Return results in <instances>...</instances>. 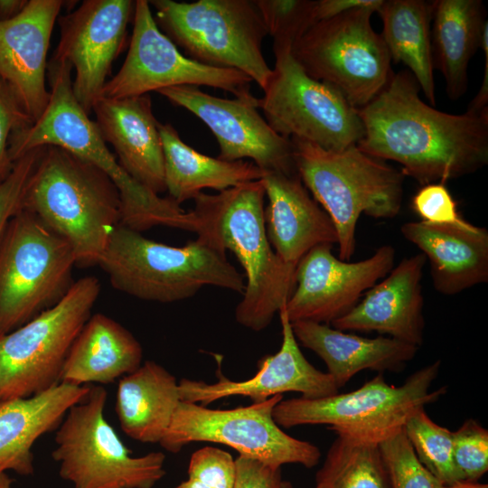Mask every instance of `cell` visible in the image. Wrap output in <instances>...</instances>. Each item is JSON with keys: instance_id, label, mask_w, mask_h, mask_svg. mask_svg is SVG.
Here are the masks:
<instances>
[{"instance_id": "35", "label": "cell", "mask_w": 488, "mask_h": 488, "mask_svg": "<svg viewBox=\"0 0 488 488\" xmlns=\"http://www.w3.org/2000/svg\"><path fill=\"white\" fill-rule=\"evenodd\" d=\"M379 445L392 488L442 487L419 462L403 430Z\"/></svg>"}, {"instance_id": "23", "label": "cell", "mask_w": 488, "mask_h": 488, "mask_svg": "<svg viewBox=\"0 0 488 488\" xmlns=\"http://www.w3.org/2000/svg\"><path fill=\"white\" fill-rule=\"evenodd\" d=\"M261 181L268 201L264 211L267 236L283 261L297 265L314 247L337 244L331 218L311 196L298 174L266 172Z\"/></svg>"}, {"instance_id": "27", "label": "cell", "mask_w": 488, "mask_h": 488, "mask_svg": "<svg viewBox=\"0 0 488 488\" xmlns=\"http://www.w3.org/2000/svg\"><path fill=\"white\" fill-rule=\"evenodd\" d=\"M142 360V346L127 329L103 314H94L70 349L61 382L112 383L137 370Z\"/></svg>"}, {"instance_id": "21", "label": "cell", "mask_w": 488, "mask_h": 488, "mask_svg": "<svg viewBox=\"0 0 488 488\" xmlns=\"http://www.w3.org/2000/svg\"><path fill=\"white\" fill-rule=\"evenodd\" d=\"M426 262L422 253L403 258L332 326L344 332L388 334L419 347L425 328L421 281Z\"/></svg>"}, {"instance_id": "47", "label": "cell", "mask_w": 488, "mask_h": 488, "mask_svg": "<svg viewBox=\"0 0 488 488\" xmlns=\"http://www.w3.org/2000/svg\"><path fill=\"white\" fill-rule=\"evenodd\" d=\"M13 482L6 473L0 474V488H12Z\"/></svg>"}, {"instance_id": "11", "label": "cell", "mask_w": 488, "mask_h": 488, "mask_svg": "<svg viewBox=\"0 0 488 488\" xmlns=\"http://www.w3.org/2000/svg\"><path fill=\"white\" fill-rule=\"evenodd\" d=\"M99 293L96 277H81L57 305L0 335V402L29 398L61 383L70 349Z\"/></svg>"}, {"instance_id": "33", "label": "cell", "mask_w": 488, "mask_h": 488, "mask_svg": "<svg viewBox=\"0 0 488 488\" xmlns=\"http://www.w3.org/2000/svg\"><path fill=\"white\" fill-rule=\"evenodd\" d=\"M403 432L419 462L442 484L458 481L453 463V431L434 422L422 408L408 418Z\"/></svg>"}, {"instance_id": "9", "label": "cell", "mask_w": 488, "mask_h": 488, "mask_svg": "<svg viewBox=\"0 0 488 488\" xmlns=\"http://www.w3.org/2000/svg\"><path fill=\"white\" fill-rule=\"evenodd\" d=\"M74 252L36 215L21 210L0 239V335L57 305L72 286Z\"/></svg>"}, {"instance_id": "13", "label": "cell", "mask_w": 488, "mask_h": 488, "mask_svg": "<svg viewBox=\"0 0 488 488\" xmlns=\"http://www.w3.org/2000/svg\"><path fill=\"white\" fill-rule=\"evenodd\" d=\"M282 399L279 394L230 409H213L181 400L159 444L168 452L178 453L192 442H211L275 468L286 464L312 468L319 463L320 449L289 436L273 418L274 408Z\"/></svg>"}, {"instance_id": "24", "label": "cell", "mask_w": 488, "mask_h": 488, "mask_svg": "<svg viewBox=\"0 0 488 488\" xmlns=\"http://www.w3.org/2000/svg\"><path fill=\"white\" fill-rule=\"evenodd\" d=\"M403 237L428 259L435 289L457 295L488 281V230L469 221L464 224L404 223Z\"/></svg>"}, {"instance_id": "40", "label": "cell", "mask_w": 488, "mask_h": 488, "mask_svg": "<svg viewBox=\"0 0 488 488\" xmlns=\"http://www.w3.org/2000/svg\"><path fill=\"white\" fill-rule=\"evenodd\" d=\"M411 207L427 223L460 225L467 221L461 217L456 202L442 183L423 185L413 196Z\"/></svg>"}, {"instance_id": "2", "label": "cell", "mask_w": 488, "mask_h": 488, "mask_svg": "<svg viewBox=\"0 0 488 488\" xmlns=\"http://www.w3.org/2000/svg\"><path fill=\"white\" fill-rule=\"evenodd\" d=\"M265 199L260 179L216 194L202 192L192 210L197 238L221 253L230 250L243 267L246 286L235 319L255 332L270 324L296 287V265L283 261L268 241Z\"/></svg>"}, {"instance_id": "26", "label": "cell", "mask_w": 488, "mask_h": 488, "mask_svg": "<svg viewBox=\"0 0 488 488\" xmlns=\"http://www.w3.org/2000/svg\"><path fill=\"white\" fill-rule=\"evenodd\" d=\"M291 324L297 342L323 360L339 389L364 370L400 371L418 350L390 337L366 338L326 324L298 321Z\"/></svg>"}, {"instance_id": "19", "label": "cell", "mask_w": 488, "mask_h": 488, "mask_svg": "<svg viewBox=\"0 0 488 488\" xmlns=\"http://www.w3.org/2000/svg\"><path fill=\"white\" fill-rule=\"evenodd\" d=\"M278 314L282 333L280 349L259 360L253 377L233 381L221 375L215 383L182 379L178 382L180 399L206 406L231 396L248 397L252 403H258L284 392H298L304 399H319L338 393L339 388L333 377L317 370L302 353L285 305Z\"/></svg>"}, {"instance_id": "25", "label": "cell", "mask_w": 488, "mask_h": 488, "mask_svg": "<svg viewBox=\"0 0 488 488\" xmlns=\"http://www.w3.org/2000/svg\"><path fill=\"white\" fill-rule=\"evenodd\" d=\"M89 386L61 382L23 399L0 402V474L34 472L32 448L42 435L57 428L68 410L88 395Z\"/></svg>"}, {"instance_id": "38", "label": "cell", "mask_w": 488, "mask_h": 488, "mask_svg": "<svg viewBox=\"0 0 488 488\" xmlns=\"http://www.w3.org/2000/svg\"><path fill=\"white\" fill-rule=\"evenodd\" d=\"M187 473L188 477L210 488H233L236 463L228 452L213 446H204L192 455Z\"/></svg>"}, {"instance_id": "45", "label": "cell", "mask_w": 488, "mask_h": 488, "mask_svg": "<svg viewBox=\"0 0 488 488\" xmlns=\"http://www.w3.org/2000/svg\"><path fill=\"white\" fill-rule=\"evenodd\" d=\"M441 488H488V485L478 482L456 481L449 484H443Z\"/></svg>"}, {"instance_id": "10", "label": "cell", "mask_w": 488, "mask_h": 488, "mask_svg": "<svg viewBox=\"0 0 488 488\" xmlns=\"http://www.w3.org/2000/svg\"><path fill=\"white\" fill-rule=\"evenodd\" d=\"M107 396L103 387L89 386L57 427L52 457L59 474L73 488H153L165 475V455H131L104 417Z\"/></svg>"}, {"instance_id": "20", "label": "cell", "mask_w": 488, "mask_h": 488, "mask_svg": "<svg viewBox=\"0 0 488 488\" xmlns=\"http://www.w3.org/2000/svg\"><path fill=\"white\" fill-rule=\"evenodd\" d=\"M63 5L61 0H29L18 15L0 22V77L33 122L50 99L47 52Z\"/></svg>"}, {"instance_id": "37", "label": "cell", "mask_w": 488, "mask_h": 488, "mask_svg": "<svg viewBox=\"0 0 488 488\" xmlns=\"http://www.w3.org/2000/svg\"><path fill=\"white\" fill-rule=\"evenodd\" d=\"M33 123L13 89L0 77V183L10 175L14 165L9 153L12 135Z\"/></svg>"}, {"instance_id": "39", "label": "cell", "mask_w": 488, "mask_h": 488, "mask_svg": "<svg viewBox=\"0 0 488 488\" xmlns=\"http://www.w3.org/2000/svg\"><path fill=\"white\" fill-rule=\"evenodd\" d=\"M42 147L18 158L10 175L0 183V239L11 219L22 210L25 188Z\"/></svg>"}, {"instance_id": "18", "label": "cell", "mask_w": 488, "mask_h": 488, "mask_svg": "<svg viewBox=\"0 0 488 488\" xmlns=\"http://www.w3.org/2000/svg\"><path fill=\"white\" fill-rule=\"evenodd\" d=\"M134 7L131 0H86L59 18L60 41L52 58L74 69L73 94L88 115L124 46Z\"/></svg>"}, {"instance_id": "44", "label": "cell", "mask_w": 488, "mask_h": 488, "mask_svg": "<svg viewBox=\"0 0 488 488\" xmlns=\"http://www.w3.org/2000/svg\"><path fill=\"white\" fill-rule=\"evenodd\" d=\"M27 0H0V22L13 19L25 7Z\"/></svg>"}, {"instance_id": "43", "label": "cell", "mask_w": 488, "mask_h": 488, "mask_svg": "<svg viewBox=\"0 0 488 488\" xmlns=\"http://www.w3.org/2000/svg\"><path fill=\"white\" fill-rule=\"evenodd\" d=\"M481 48L484 54V72L482 85L476 96L469 103L467 112L481 114L488 110V25L484 28Z\"/></svg>"}, {"instance_id": "1", "label": "cell", "mask_w": 488, "mask_h": 488, "mask_svg": "<svg viewBox=\"0 0 488 488\" xmlns=\"http://www.w3.org/2000/svg\"><path fill=\"white\" fill-rule=\"evenodd\" d=\"M408 70L392 74L384 89L358 109L363 136L356 146L380 160L399 163L422 185L445 183L488 163V110L455 115L419 97Z\"/></svg>"}, {"instance_id": "48", "label": "cell", "mask_w": 488, "mask_h": 488, "mask_svg": "<svg viewBox=\"0 0 488 488\" xmlns=\"http://www.w3.org/2000/svg\"><path fill=\"white\" fill-rule=\"evenodd\" d=\"M279 488H294V486L292 485L290 482L283 480L281 482ZM314 488H319V487L315 486Z\"/></svg>"}, {"instance_id": "7", "label": "cell", "mask_w": 488, "mask_h": 488, "mask_svg": "<svg viewBox=\"0 0 488 488\" xmlns=\"http://www.w3.org/2000/svg\"><path fill=\"white\" fill-rule=\"evenodd\" d=\"M438 360L410 374L400 386L389 384L379 373L361 387L347 393L319 399L295 398L278 402L273 418L290 428L303 425H325L336 435L380 444L403 430L418 409L435 403L446 388H430L437 378Z\"/></svg>"}, {"instance_id": "16", "label": "cell", "mask_w": 488, "mask_h": 488, "mask_svg": "<svg viewBox=\"0 0 488 488\" xmlns=\"http://www.w3.org/2000/svg\"><path fill=\"white\" fill-rule=\"evenodd\" d=\"M158 93L209 127L220 146L218 158L229 162L249 158L265 173L297 174L291 139L268 125L258 112V99L253 95L223 99L189 85L163 89Z\"/></svg>"}, {"instance_id": "36", "label": "cell", "mask_w": 488, "mask_h": 488, "mask_svg": "<svg viewBox=\"0 0 488 488\" xmlns=\"http://www.w3.org/2000/svg\"><path fill=\"white\" fill-rule=\"evenodd\" d=\"M453 463L458 481L477 482L488 470V430L468 418L453 431Z\"/></svg>"}, {"instance_id": "32", "label": "cell", "mask_w": 488, "mask_h": 488, "mask_svg": "<svg viewBox=\"0 0 488 488\" xmlns=\"http://www.w3.org/2000/svg\"><path fill=\"white\" fill-rule=\"evenodd\" d=\"M319 488H392L379 444L337 435L315 474Z\"/></svg>"}, {"instance_id": "29", "label": "cell", "mask_w": 488, "mask_h": 488, "mask_svg": "<svg viewBox=\"0 0 488 488\" xmlns=\"http://www.w3.org/2000/svg\"><path fill=\"white\" fill-rule=\"evenodd\" d=\"M432 23L434 70L442 73L447 97L456 100L466 92L468 65L488 25L484 5L481 0H436Z\"/></svg>"}, {"instance_id": "42", "label": "cell", "mask_w": 488, "mask_h": 488, "mask_svg": "<svg viewBox=\"0 0 488 488\" xmlns=\"http://www.w3.org/2000/svg\"><path fill=\"white\" fill-rule=\"evenodd\" d=\"M383 0H316L317 23L354 8H371L378 11Z\"/></svg>"}, {"instance_id": "46", "label": "cell", "mask_w": 488, "mask_h": 488, "mask_svg": "<svg viewBox=\"0 0 488 488\" xmlns=\"http://www.w3.org/2000/svg\"><path fill=\"white\" fill-rule=\"evenodd\" d=\"M175 488H210V487L194 478L188 477L186 481L182 482Z\"/></svg>"}, {"instance_id": "31", "label": "cell", "mask_w": 488, "mask_h": 488, "mask_svg": "<svg viewBox=\"0 0 488 488\" xmlns=\"http://www.w3.org/2000/svg\"><path fill=\"white\" fill-rule=\"evenodd\" d=\"M434 9L435 1L383 0L377 11L382 21L380 35L391 62L407 66L433 107L436 105L431 45Z\"/></svg>"}, {"instance_id": "17", "label": "cell", "mask_w": 488, "mask_h": 488, "mask_svg": "<svg viewBox=\"0 0 488 488\" xmlns=\"http://www.w3.org/2000/svg\"><path fill=\"white\" fill-rule=\"evenodd\" d=\"M332 248L331 244L318 245L297 263L296 287L285 305L290 323L332 324L393 268L395 249L390 245L356 262L337 258Z\"/></svg>"}, {"instance_id": "8", "label": "cell", "mask_w": 488, "mask_h": 488, "mask_svg": "<svg viewBox=\"0 0 488 488\" xmlns=\"http://www.w3.org/2000/svg\"><path fill=\"white\" fill-rule=\"evenodd\" d=\"M164 34L199 63L233 69L264 90L273 73L262 52L267 35L254 0L148 1Z\"/></svg>"}, {"instance_id": "28", "label": "cell", "mask_w": 488, "mask_h": 488, "mask_svg": "<svg viewBox=\"0 0 488 488\" xmlns=\"http://www.w3.org/2000/svg\"><path fill=\"white\" fill-rule=\"evenodd\" d=\"M181 401L176 378L146 361L119 380L116 412L124 433L142 443H160Z\"/></svg>"}, {"instance_id": "22", "label": "cell", "mask_w": 488, "mask_h": 488, "mask_svg": "<svg viewBox=\"0 0 488 488\" xmlns=\"http://www.w3.org/2000/svg\"><path fill=\"white\" fill-rule=\"evenodd\" d=\"M95 123L125 172L155 194L166 191L159 124L148 94L121 99L100 97L92 108Z\"/></svg>"}, {"instance_id": "3", "label": "cell", "mask_w": 488, "mask_h": 488, "mask_svg": "<svg viewBox=\"0 0 488 488\" xmlns=\"http://www.w3.org/2000/svg\"><path fill=\"white\" fill-rule=\"evenodd\" d=\"M71 65L52 58L47 74L50 99L41 115L27 128L14 132L9 153L15 162L24 154L47 145L62 147L101 169L117 186L122 202L121 225L142 232L167 226L195 232L197 219L171 198L154 193L130 177L109 151L95 121L79 104L72 90Z\"/></svg>"}, {"instance_id": "12", "label": "cell", "mask_w": 488, "mask_h": 488, "mask_svg": "<svg viewBox=\"0 0 488 488\" xmlns=\"http://www.w3.org/2000/svg\"><path fill=\"white\" fill-rule=\"evenodd\" d=\"M371 8H354L320 21L292 46V55L311 78L338 89L357 109L373 99L393 74Z\"/></svg>"}, {"instance_id": "4", "label": "cell", "mask_w": 488, "mask_h": 488, "mask_svg": "<svg viewBox=\"0 0 488 488\" xmlns=\"http://www.w3.org/2000/svg\"><path fill=\"white\" fill-rule=\"evenodd\" d=\"M22 210L66 239L76 266L99 265L122 202L113 181L92 163L56 145L43 146L27 183Z\"/></svg>"}, {"instance_id": "30", "label": "cell", "mask_w": 488, "mask_h": 488, "mask_svg": "<svg viewBox=\"0 0 488 488\" xmlns=\"http://www.w3.org/2000/svg\"><path fill=\"white\" fill-rule=\"evenodd\" d=\"M164 162V183L169 198L181 204L202 190L218 192L260 180L265 172L252 162H229L199 153L185 144L170 124H159Z\"/></svg>"}, {"instance_id": "34", "label": "cell", "mask_w": 488, "mask_h": 488, "mask_svg": "<svg viewBox=\"0 0 488 488\" xmlns=\"http://www.w3.org/2000/svg\"><path fill=\"white\" fill-rule=\"evenodd\" d=\"M267 34L273 38V52L292 50L293 44L317 23L315 1L254 0Z\"/></svg>"}, {"instance_id": "15", "label": "cell", "mask_w": 488, "mask_h": 488, "mask_svg": "<svg viewBox=\"0 0 488 488\" xmlns=\"http://www.w3.org/2000/svg\"><path fill=\"white\" fill-rule=\"evenodd\" d=\"M253 80L245 73L199 63L183 54L160 31L149 2L135 1L134 27L129 50L118 72L103 88L100 97L141 96L176 86H208L249 97Z\"/></svg>"}, {"instance_id": "41", "label": "cell", "mask_w": 488, "mask_h": 488, "mask_svg": "<svg viewBox=\"0 0 488 488\" xmlns=\"http://www.w3.org/2000/svg\"><path fill=\"white\" fill-rule=\"evenodd\" d=\"M235 463L236 479L233 488H279L283 481L281 468L239 455Z\"/></svg>"}, {"instance_id": "5", "label": "cell", "mask_w": 488, "mask_h": 488, "mask_svg": "<svg viewBox=\"0 0 488 488\" xmlns=\"http://www.w3.org/2000/svg\"><path fill=\"white\" fill-rule=\"evenodd\" d=\"M112 286L138 299L173 303L206 286L243 294L245 277L218 251L196 238L183 247L154 241L121 224L110 234L99 263Z\"/></svg>"}, {"instance_id": "6", "label": "cell", "mask_w": 488, "mask_h": 488, "mask_svg": "<svg viewBox=\"0 0 488 488\" xmlns=\"http://www.w3.org/2000/svg\"><path fill=\"white\" fill-rule=\"evenodd\" d=\"M290 139L296 172L335 227L340 259L349 261L355 252L356 227L362 213L375 219L399 214L405 175L356 145L332 151Z\"/></svg>"}, {"instance_id": "14", "label": "cell", "mask_w": 488, "mask_h": 488, "mask_svg": "<svg viewBox=\"0 0 488 488\" xmlns=\"http://www.w3.org/2000/svg\"><path fill=\"white\" fill-rule=\"evenodd\" d=\"M274 54L272 77L258 99L268 125L284 137L326 150L356 145L364 133L358 109L334 87L308 76L291 50Z\"/></svg>"}]
</instances>
